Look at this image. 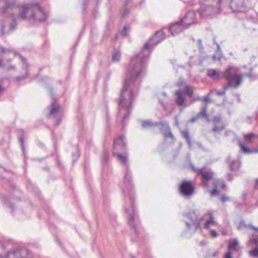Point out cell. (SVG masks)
<instances>
[{"label":"cell","instance_id":"11","mask_svg":"<svg viewBox=\"0 0 258 258\" xmlns=\"http://www.w3.org/2000/svg\"><path fill=\"white\" fill-rule=\"evenodd\" d=\"M194 191V187L192 184L189 182H184L181 184L180 191L184 195V196H191Z\"/></svg>","mask_w":258,"mask_h":258},{"label":"cell","instance_id":"10","mask_svg":"<svg viewBox=\"0 0 258 258\" xmlns=\"http://www.w3.org/2000/svg\"><path fill=\"white\" fill-rule=\"evenodd\" d=\"M213 3H204L203 6L201 7V14L203 16H211V15L217 13V8L218 7L217 6L212 5Z\"/></svg>","mask_w":258,"mask_h":258},{"label":"cell","instance_id":"2","mask_svg":"<svg viewBox=\"0 0 258 258\" xmlns=\"http://www.w3.org/2000/svg\"><path fill=\"white\" fill-rule=\"evenodd\" d=\"M0 10L11 17L34 22H43L47 17L46 12L39 4H17L13 2L0 3Z\"/></svg>","mask_w":258,"mask_h":258},{"label":"cell","instance_id":"14","mask_svg":"<svg viewBox=\"0 0 258 258\" xmlns=\"http://www.w3.org/2000/svg\"><path fill=\"white\" fill-rule=\"evenodd\" d=\"M120 52H116L113 55V60H114V61H119V59H120Z\"/></svg>","mask_w":258,"mask_h":258},{"label":"cell","instance_id":"5","mask_svg":"<svg viewBox=\"0 0 258 258\" xmlns=\"http://www.w3.org/2000/svg\"><path fill=\"white\" fill-rule=\"evenodd\" d=\"M132 94L131 86L126 84L123 87V91H122L121 96H120V107L121 109L128 110V108H130L131 101H132Z\"/></svg>","mask_w":258,"mask_h":258},{"label":"cell","instance_id":"3","mask_svg":"<svg viewBox=\"0 0 258 258\" xmlns=\"http://www.w3.org/2000/svg\"><path fill=\"white\" fill-rule=\"evenodd\" d=\"M196 20V15L194 12H189L187 13L182 20L179 21L177 23L174 24L173 26L170 28V32L173 35L179 34L181 31H183V29L186 28L187 27L191 25V24L194 23Z\"/></svg>","mask_w":258,"mask_h":258},{"label":"cell","instance_id":"8","mask_svg":"<svg viewBox=\"0 0 258 258\" xmlns=\"http://www.w3.org/2000/svg\"><path fill=\"white\" fill-rule=\"evenodd\" d=\"M32 253L26 248H17L10 250L5 258H31Z\"/></svg>","mask_w":258,"mask_h":258},{"label":"cell","instance_id":"13","mask_svg":"<svg viewBox=\"0 0 258 258\" xmlns=\"http://www.w3.org/2000/svg\"><path fill=\"white\" fill-rule=\"evenodd\" d=\"M7 251L5 246L0 243V258H5L6 256H7Z\"/></svg>","mask_w":258,"mask_h":258},{"label":"cell","instance_id":"12","mask_svg":"<svg viewBox=\"0 0 258 258\" xmlns=\"http://www.w3.org/2000/svg\"><path fill=\"white\" fill-rule=\"evenodd\" d=\"M235 253H236V250H235V245L229 246V250L226 251V253H225L223 258H236V255H235Z\"/></svg>","mask_w":258,"mask_h":258},{"label":"cell","instance_id":"4","mask_svg":"<svg viewBox=\"0 0 258 258\" xmlns=\"http://www.w3.org/2000/svg\"><path fill=\"white\" fill-rule=\"evenodd\" d=\"M113 153L121 161H126V146L124 137L119 136L115 139L113 145Z\"/></svg>","mask_w":258,"mask_h":258},{"label":"cell","instance_id":"7","mask_svg":"<svg viewBox=\"0 0 258 258\" xmlns=\"http://www.w3.org/2000/svg\"><path fill=\"white\" fill-rule=\"evenodd\" d=\"M166 36H167V34H166L165 31H158L156 34H154L151 37L150 40L146 43V46L144 48L145 51L150 50L152 48L156 46L158 43H161V41H163L166 38Z\"/></svg>","mask_w":258,"mask_h":258},{"label":"cell","instance_id":"9","mask_svg":"<svg viewBox=\"0 0 258 258\" xmlns=\"http://www.w3.org/2000/svg\"><path fill=\"white\" fill-rule=\"evenodd\" d=\"M250 4L247 1H232L230 3V7L233 11L244 13L248 10Z\"/></svg>","mask_w":258,"mask_h":258},{"label":"cell","instance_id":"6","mask_svg":"<svg viewBox=\"0 0 258 258\" xmlns=\"http://www.w3.org/2000/svg\"><path fill=\"white\" fill-rule=\"evenodd\" d=\"M144 61L145 56L144 54H143V56L140 57V58L136 61L135 64L133 66L131 73H130L129 78H128V79H129V83L134 82V81L137 79V78L140 76L142 70H143V62H144ZM129 83H128V84H129Z\"/></svg>","mask_w":258,"mask_h":258},{"label":"cell","instance_id":"1","mask_svg":"<svg viewBox=\"0 0 258 258\" xmlns=\"http://www.w3.org/2000/svg\"><path fill=\"white\" fill-rule=\"evenodd\" d=\"M0 68L10 79L22 80L28 75V64L22 55L0 46Z\"/></svg>","mask_w":258,"mask_h":258}]
</instances>
